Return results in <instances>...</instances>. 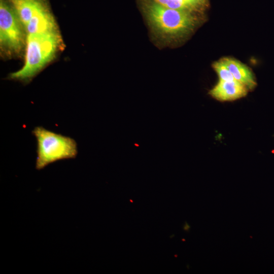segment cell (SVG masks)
Returning <instances> with one entry per match:
<instances>
[{
  "mask_svg": "<svg viewBox=\"0 0 274 274\" xmlns=\"http://www.w3.org/2000/svg\"><path fill=\"white\" fill-rule=\"evenodd\" d=\"M31 132L37 141L36 169L41 170L58 160L77 157L78 146L74 139L42 126L35 127Z\"/></svg>",
  "mask_w": 274,
  "mask_h": 274,
  "instance_id": "3",
  "label": "cell"
},
{
  "mask_svg": "<svg viewBox=\"0 0 274 274\" xmlns=\"http://www.w3.org/2000/svg\"><path fill=\"white\" fill-rule=\"evenodd\" d=\"M166 8L199 12L204 7L192 0H152Z\"/></svg>",
  "mask_w": 274,
  "mask_h": 274,
  "instance_id": "8",
  "label": "cell"
},
{
  "mask_svg": "<svg viewBox=\"0 0 274 274\" xmlns=\"http://www.w3.org/2000/svg\"><path fill=\"white\" fill-rule=\"evenodd\" d=\"M141 6L150 28L163 39L183 37L192 31L198 22L197 12L166 8L152 0H141Z\"/></svg>",
  "mask_w": 274,
  "mask_h": 274,
  "instance_id": "2",
  "label": "cell"
},
{
  "mask_svg": "<svg viewBox=\"0 0 274 274\" xmlns=\"http://www.w3.org/2000/svg\"><path fill=\"white\" fill-rule=\"evenodd\" d=\"M222 59L236 81L245 85L250 90L256 87L257 83L255 77L247 66L233 58L226 57Z\"/></svg>",
  "mask_w": 274,
  "mask_h": 274,
  "instance_id": "7",
  "label": "cell"
},
{
  "mask_svg": "<svg viewBox=\"0 0 274 274\" xmlns=\"http://www.w3.org/2000/svg\"><path fill=\"white\" fill-rule=\"evenodd\" d=\"M248 88L236 80H219L217 84L210 91V94L216 99L221 101L235 100L246 96Z\"/></svg>",
  "mask_w": 274,
  "mask_h": 274,
  "instance_id": "6",
  "label": "cell"
},
{
  "mask_svg": "<svg viewBox=\"0 0 274 274\" xmlns=\"http://www.w3.org/2000/svg\"><path fill=\"white\" fill-rule=\"evenodd\" d=\"M27 33L24 25L7 0H0V50L7 58L25 52Z\"/></svg>",
  "mask_w": 274,
  "mask_h": 274,
  "instance_id": "4",
  "label": "cell"
},
{
  "mask_svg": "<svg viewBox=\"0 0 274 274\" xmlns=\"http://www.w3.org/2000/svg\"><path fill=\"white\" fill-rule=\"evenodd\" d=\"M184 229L186 231H188L190 229V226H189V225L186 223L185 226H184Z\"/></svg>",
  "mask_w": 274,
  "mask_h": 274,
  "instance_id": "11",
  "label": "cell"
},
{
  "mask_svg": "<svg viewBox=\"0 0 274 274\" xmlns=\"http://www.w3.org/2000/svg\"><path fill=\"white\" fill-rule=\"evenodd\" d=\"M63 47L59 30L27 35L24 64L19 70L10 74L8 78L29 83L62 51Z\"/></svg>",
  "mask_w": 274,
  "mask_h": 274,
  "instance_id": "1",
  "label": "cell"
},
{
  "mask_svg": "<svg viewBox=\"0 0 274 274\" xmlns=\"http://www.w3.org/2000/svg\"><path fill=\"white\" fill-rule=\"evenodd\" d=\"M25 26L37 17L51 12L47 0H7Z\"/></svg>",
  "mask_w": 274,
  "mask_h": 274,
  "instance_id": "5",
  "label": "cell"
},
{
  "mask_svg": "<svg viewBox=\"0 0 274 274\" xmlns=\"http://www.w3.org/2000/svg\"><path fill=\"white\" fill-rule=\"evenodd\" d=\"M192 1H194L199 4H200V5L203 6L204 7H206L207 6V3H208V1L207 0H192Z\"/></svg>",
  "mask_w": 274,
  "mask_h": 274,
  "instance_id": "10",
  "label": "cell"
},
{
  "mask_svg": "<svg viewBox=\"0 0 274 274\" xmlns=\"http://www.w3.org/2000/svg\"><path fill=\"white\" fill-rule=\"evenodd\" d=\"M213 67L217 73L220 80H236L222 59L214 62Z\"/></svg>",
  "mask_w": 274,
  "mask_h": 274,
  "instance_id": "9",
  "label": "cell"
}]
</instances>
